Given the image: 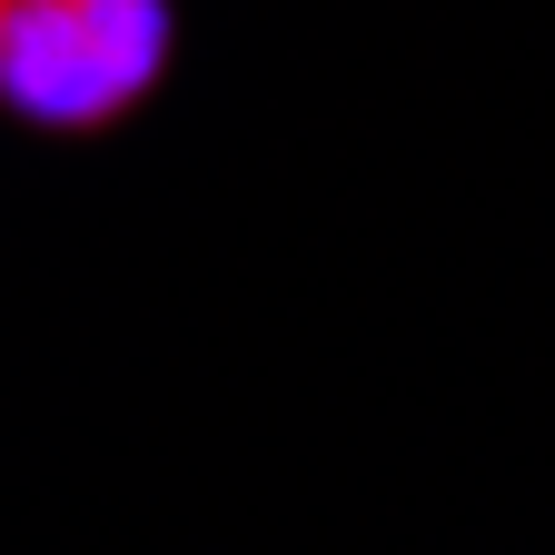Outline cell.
<instances>
[{
	"mask_svg": "<svg viewBox=\"0 0 555 555\" xmlns=\"http://www.w3.org/2000/svg\"><path fill=\"white\" fill-rule=\"evenodd\" d=\"M169 69V0H0V100L30 129H109Z\"/></svg>",
	"mask_w": 555,
	"mask_h": 555,
	"instance_id": "cell-1",
	"label": "cell"
}]
</instances>
